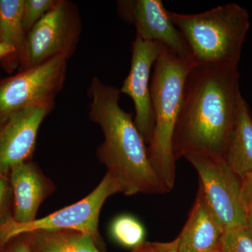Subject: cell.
Here are the masks:
<instances>
[{"instance_id": "obj_26", "label": "cell", "mask_w": 252, "mask_h": 252, "mask_svg": "<svg viewBox=\"0 0 252 252\" xmlns=\"http://www.w3.org/2000/svg\"><path fill=\"white\" fill-rule=\"evenodd\" d=\"M245 226L247 230L250 232V234L252 235V219H248L246 220Z\"/></svg>"}, {"instance_id": "obj_4", "label": "cell", "mask_w": 252, "mask_h": 252, "mask_svg": "<svg viewBox=\"0 0 252 252\" xmlns=\"http://www.w3.org/2000/svg\"><path fill=\"white\" fill-rule=\"evenodd\" d=\"M188 44L195 64L238 66L250 28L248 11L229 3L195 14L169 11Z\"/></svg>"}, {"instance_id": "obj_2", "label": "cell", "mask_w": 252, "mask_h": 252, "mask_svg": "<svg viewBox=\"0 0 252 252\" xmlns=\"http://www.w3.org/2000/svg\"><path fill=\"white\" fill-rule=\"evenodd\" d=\"M88 94L89 119L101 127L104 137L97 148V157L120 193L130 196L169 193L151 165L147 147L132 115L119 104V89L94 77Z\"/></svg>"}, {"instance_id": "obj_9", "label": "cell", "mask_w": 252, "mask_h": 252, "mask_svg": "<svg viewBox=\"0 0 252 252\" xmlns=\"http://www.w3.org/2000/svg\"><path fill=\"white\" fill-rule=\"evenodd\" d=\"M163 46L157 41L136 37L132 42L130 72L119 90L121 94L129 96L133 101L135 110L134 122L147 145L155 125L151 97V72Z\"/></svg>"}, {"instance_id": "obj_14", "label": "cell", "mask_w": 252, "mask_h": 252, "mask_svg": "<svg viewBox=\"0 0 252 252\" xmlns=\"http://www.w3.org/2000/svg\"><path fill=\"white\" fill-rule=\"evenodd\" d=\"M225 161L240 178L252 173V116L243 95Z\"/></svg>"}, {"instance_id": "obj_22", "label": "cell", "mask_w": 252, "mask_h": 252, "mask_svg": "<svg viewBox=\"0 0 252 252\" xmlns=\"http://www.w3.org/2000/svg\"><path fill=\"white\" fill-rule=\"evenodd\" d=\"M3 252H31V251L24 236L23 235H20L11 239L9 243L6 244Z\"/></svg>"}, {"instance_id": "obj_13", "label": "cell", "mask_w": 252, "mask_h": 252, "mask_svg": "<svg viewBox=\"0 0 252 252\" xmlns=\"http://www.w3.org/2000/svg\"><path fill=\"white\" fill-rule=\"evenodd\" d=\"M225 230L198 187L188 220L178 238V252H206L220 248Z\"/></svg>"}, {"instance_id": "obj_24", "label": "cell", "mask_w": 252, "mask_h": 252, "mask_svg": "<svg viewBox=\"0 0 252 252\" xmlns=\"http://www.w3.org/2000/svg\"><path fill=\"white\" fill-rule=\"evenodd\" d=\"M156 252H178V238L169 243H153Z\"/></svg>"}, {"instance_id": "obj_12", "label": "cell", "mask_w": 252, "mask_h": 252, "mask_svg": "<svg viewBox=\"0 0 252 252\" xmlns=\"http://www.w3.org/2000/svg\"><path fill=\"white\" fill-rule=\"evenodd\" d=\"M9 180L13 193V220L29 223L36 220L41 204L56 187L34 162L28 161L11 167Z\"/></svg>"}, {"instance_id": "obj_16", "label": "cell", "mask_w": 252, "mask_h": 252, "mask_svg": "<svg viewBox=\"0 0 252 252\" xmlns=\"http://www.w3.org/2000/svg\"><path fill=\"white\" fill-rule=\"evenodd\" d=\"M23 235L31 252H102L92 236L77 230H34Z\"/></svg>"}, {"instance_id": "obj_27", "label": "cell", "mask_w": 252, "mask_h": 252, "mask_svg": "<svg viewBox=\"0 0 252 252\" xmlns=\"http://www.w3.org/2000/svg\"><path fill=\"white\" fill-rule=\"evenodd\" d=\"M206 252H222L221 250H220V248L215 249V250H210V251Z\"/></svg>"}, {"instance_id": "obj_7", "label": "cell", "mask_w": 252, "mask_h": 252, "mask_svg": "<svg viewBox=\"0 0 252 252\" xmlns=\"http://www.w3.org/2000/svg\"><path fill=\"white\" fill-rule=\"evenodd\" d=\"M81 29L77 6L68 0H58L28 34V67L55 58L70 59L77 49Z\"/></svg>"}, {"instance_id": "obj_6", "label": "cell", "mask_w": 252, "mask_h": 252, "mask_svg": "<svg viewBox=\"0 0 252 252\" xmlns=\"http://www.w3.org/2000/svg\"><path fill=\"white\" fill-rule=\"evenodd\" d=\"M116 193H120L119 189L106 173L87 196L49 216L36 219L29 223H18L11 217L0 223V252L4 251L11 239L34 230H77L91 235L97 243L99 214L106 200Z\"/></svg>"}, {"instance_id": "obj_17", "label": "cell", "mask_w": 252, "mask_h": 252, "mask_svg": "<svg viewBox=\"0 0 252 252\" xmlns=\"http://www.w3.org/2000/svg\"><path fill=\"white\" fill-rule=\"evenodd\" d=\"M112 233L118 243L127 248H135L144 243V227L134 217L124 215L113 222Z\"/></svg>"}, {"instance_id": "obj_5", "label": "cell", "mask_w": 252, "mask_h": 252, "mask_svg": "<svg viewBox=\"0 0 252 252\" xmlns=\"http://www.w3.org/2000/svg\"><path fill=\"white\" fill-rule=\"evenodd\" d=\"M67 60L55 58L0 80V127L14 113L29 107L54 109L67 74Z\"/></svg>"}, {"instance_id": "obj_18", "label": "cell", "mask_w": 252, "mask_h": 252, "mask_svg": "<svg viewBox=\"0 0 252 252\" xmlns=\"http://www.w3.org/2000/svg\"><path fill=\"white\" fill-rule=\"evenodd\" d=\"M222 252H252V235L245 226L225 230L220 240Z\"/></svg>"}, {"instance_id": "obj_25", "label": "cell", "mask_w": 252, "mask_h": 252, "mask_svg": "<svg viewBox=\"0 0 252 252\" xmlns=\"http://www.w3.org/2000/svg\"><path fill=\"white\" fill-rule=\"evenodd\" d=\"M131 252H156V251L154 250L153 243L144 242L143 243L141 244L139 246L133 248V250Z\"/></svg>"}, {"instance_id": "obj_11", "label": "cell", "mask_w": 252, "mask_h": 252, "mask_svg": "<svg viewBox=\"0 0 252 252\" xmlns=\"http://www.w3.org/2000/svg\"><path fill=\"white\" fill-rule=\"evenodd\" d=\"M52 110L26 107L11 114L0 127V177H8L11 167L29 161L39 127Z\"/></svg>"}, {"instance_id": "obj_20", "label": "cell", "mask_w": 252, "mask_h": 252, "mask_svg": "<svg viewBox=\"0 0 252 252\" xmlns=\"http://www.w3.org/2000/svg\"><path fill=\"white\" fill-rule=\"evenodd\" d=\"M13 217V193L8 177H0V223Z\"/></svg>"}, {"instance_id": "obj_10", "label": "cell", "mask_w": 252, "mask_h": 252, "mask_svg": "<svg viewBox=\"0 0 252 252\" xmlns=\"http://www.w3.org/2000/svg\"><path fill=\"white\" fill-rule=\"evenodd\" d=\"M117 5L119 16L135 26L136 37L160 43L194 63L188 44L161 0H126L118 1Z\"/></svg>"}, {"instance_id": "obj_1", "label": "cell", "mask_w": 252, "mask_h": 252, "mask_svg": "<svg viewBox=\"0 0 252 252\" xmlns=\"http://www.w3.org/2000/svg\"><path fill=\"white\" fill-rule=\"evenodd\" d=\"M239 80L238 66L194 64L172 141L176 161L191 154L225 160L242 96Z\"/></svg>"}, {"instance_id": "obj_21", "label": "cell", "mask_w": 252, "mask_h": 252, "mask_svg": "<svg viewBox=\"0 0 252 252\" xmlns=\"http://www.w3.org/2000/svg\"><path fill=\"white\" fill-rule=\"evenodd\" d=\"M241 180L240 198L247 220L252 219V173L245 176Z\"/></svg>"}, {"instance_id": "obj_19", "label": "cell", "mask_w": 252, "mask_h": 252, "mask_svg": "<svg viewBox=\"0 0 252 252\" xmlns=\"http://www.w3.org/2000/svg\"><path fill=\"white\" fill-rule=\"evenodd\" d=\"M58 0H24L23 24L27 33L44 17L57 3Z\"/></svg>"}, {"instance_id": "obj_15", "label": "cell", "mask_w": 252, "mask_h": 252, "mask_svg": "<svg viewBox=\"0 0 252 252\" xmlns=\"http://www.w3.org/2000/svg\"><path fill=\"white\" fill-rule=\"evenodd\" d=\"M24 0H0V42L14 48L16 53L8 70L18 64L28 67V33L23 27Z\"/></svg>"}, {"instance_id": "obj_3", "label": "cell", "mask_w": 252, "mask_h": 252, "mask_svg": "<svg viewBox=\"0 0 252 252\" xmlns=\"http://www.w3.org/2000/svg\"><path fill=\"white\" fill-rule=\"evenodd\" d=\"M194 63L163 46L154 64L150 91L155 125L147 154L151 165L169 190L175 187L172 141L182 107L186 81Z\"/></svg>"}, {"instance_id": "obj_23", "label": "cell", "mask_w": 252, "mask_h": 252, "mask_svg": "<svg viewBox=\"0 0 252 252\" xmlns=\"http://www.w3.org/2000/svg\"><path fill=\"white\" fill-rule=\"evenodd\" d=\"M15 53H16V51L14 47L0 42V60L4 61V65L6 69L9 67L10 63L14 58Z\"/></svg>"}, {"instance_id": "obj_8", "label": "cell", "mask_w": 252, "mask_h": 252, "mask_svg": "<svg viewBox=\"0 0 252 252\" xmlns=\"http://www.w3.org/2000/svg\"><path fill=\"white\" fill-rule=\"evenodd\" d=\"M185 158L198 172L199 187L224 230L245 226L246 217L240 198L241 178L225 160L196 154Z\"/></svg>"}]
</instances>
